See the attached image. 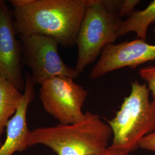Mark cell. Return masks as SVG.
<instances>
[{"label":"cell","instance_id":"obj_2","mask_svg":"<svg viewBox=\"0 0 155 155\" xmlns=\"http://www.w3.org/2000/svg\"><path fill=\"white\" fill-rule=\"evenodd\" d=\"M112 137L108 122L98 114L86 111L83 120L76 124L30 130L25 147L42 144L58 155H92L108 148Z\"/></svg>","mask_w":155,"mask_h":155},{"label":"cell","instance_id":"obj_15","mask_svg":"<svg viewBox=\"0 0 155 155\" xmlns=\"http://www.w3.org/2000/svg\"><path fill=\"white\" fill-rule=\"evenodd\" d=\"M92 155H125L122 152L108 147Z\"/></svg>","mask_w":155,"mask_h":155},{"label":"cell","instance_id":"obj_3","mask_svg":"<svg viewBox=\"0 0 155 155\" xmlns=\"http://www.w3.org/2000/svg\"><path fill=\"white\" fill-rule=\"evenodd\" d=\"M150 94L146 84L132 83L129 95L107 122L113 132L109 148L128 155L139 148L145 136L155 133V100H150Z\"/></svg>","mask_w":155,"mask_h":155},{"label":"cell","instance_id":"obj_13","mask_svg":"<svg viewBox=\"0 0 155 155\" xmlns=\"http://www.w3.org/2000/svg\"><path fill=\"white\" fill-rule=\"evenodd\" d=\"M140 2L139 0H123L118 12L119 16L121 18L125 16H129Z\"/></svg>","mask_w":155,"mask_h":155},{"label":"cell","instance_id":"obj_11","mask_svg":"<svg viewBox=\"0 0 155 155\" xmlns=\"http://www.w3.org/2000/svg\"><path fill=\"white\" fill-rule=\"evenodd\" d=\"M155 22V0L152 1L143 10L134 11L127 18L122 21L118 31V36H123L130 32H134L137 39L145 41L148 28Z\"/></svg>","mask_w":155,"mask_h":155},{"label":"cell","instance_id":"obj_16","mask_svg":"<svg viewBox=\"0 0 155 155\" xmlns=\"http://www.w3.org/2000/svg\"><path fill=\"white\" fill-rule=\"evenodd\" d=\"M2 145V141H1V139H0V148H1V147Z\"/></svg>","mask_w":155,"mask_h":155},{"label":"cell","instance_id":"obj_5","mask_svg":"<svg viewBox=\"0 0 155 155\" xmlns=\"http://www.w3.org/2000/svg\"><path fill=\"white\" fill-rule=\"evenodd\" d=\"M23 66L30 69L33 84H41L51 78L66 76L77 78L80 74L68 66L58 52L59 43L47 36L33 34L21 38Z\"/></svg>","mask_w":155,"mask_h":155},{"label":"cell","instance_id":"obj_6","mask_svg":"<svg viewBox=\"0 0 155 155\" xmlns=\"http://www.w3.org/2000/svg\"><path fill=\"white\" fill-rule=\"evenodd\" d=\"M40 85V99L45 110L60 124H74L83 120L82 107L88 92L73 78L55 77Z\"/></svg>","mask_w":155,"mask_h":155},{"label":"cell","instance_id":"obj_14","mask_svg":"<svg viewBox=\"0 0 155 155\" xmlns=\"http://www.w3.org/2000/svg\"><path fill=\"white\" fill-rule=\"evenodd\" d=\"M139 148L148 150L155 151V133L145 136L140 141Z\"/></svg>","mask_w":155,"mask_h":155},{"label":"cell","instance_id":"obj_10","mask_svg":"<svg viewBox=\"0 0 155 155\" xmlns=\"http://www.w3.org/2000/svg\"><path fill=\"white\" fill-rule=\"evenodd\" d=\"M23 93L14 84L0 74V139L10 118L15 114Z\"/></svg>","mask_w":155,"mask_h":155},{"label":"cell","instance_id":"obj_9","mask_svg":"<svg viewBox=\"0 0 155 155\" xmlns=\"http://www.w3.org/2000/svg\"><path fill=\"white\" fill-rule=\"evenodd\" d=\"M24 78L25 86L22 100L7 124L5 141L0 148V155H12L16 152L27 149L25 142L30 132L27 126V113L29 104L35 97V84L30 73L26 72Z\"/></svg>","mask_w":155,"mask_h":155},{"label":"cell","instance_id":"obj_4","mask_svg":"<svg viewBox=\"0 0 155 155\" xmlns=\"http://www.w3.org/2000/svg\"><path fill=\"white\" fill-rule=\"evenodd\" d=\"M122 21L113 0H89L77 39L78 72H83L105 47L114 43Z\"/></svg>","mask_w":155,"mask_h":155},{"label":"cell","instance_id":"obj_7","mask_svg":"<svg viewBox=\"0 0 155 155\" xmlns=\"http://www.w3.org/2000/svg\"><path fill=\"white\" fill-rule=\"evenodd\" d=\"M155 60V45L141 39L107 45L91 69L89 77H102L109 72L125 67L135 69L148 61Z\"/></svg>","mask_w":155,"mask_h":155},{"label":"cell","instance_id":"obj_1","mask_svg":"<svg viewBox=\"0 0 155 155\" xmlns=\"http://www.w3.org/2000/svg\"><path fill=\"white\" fill-rule=\"evenodd\" d=\"M17 34H40L64 47L76 45L89 0H10Z\"/></svg>","mask_w":155,"mask_h":155},{"label":"cell","instance_id":"obj_8","mask_svg":"<svg viewBox=\"0 0 155 155\" xmlns=\"http://www.w3.org/2000/svg\"><path fill=\"white\" fill-rule=\"evenodd\" d=\"M12 11L0 0V74L20 91L25 86L22 75L21 42L18 40Z\"/></svg>","mask_w":155,"mask_h":155},{"label":"cell","instance_id":"obj_12","mask_svg":"<svg viewBox=\"0 0 155 155\" xmlns=\"http://www.w3.org/2000/svg\"><path fill=\"white\" fill-rule=\"evenodd\" d=\"M139 74L143 79L148 83V87L153 99L155 100V66H148L141 68Z\"/></svg>","mask_w":155,"mask_h":155}]
</instances>
